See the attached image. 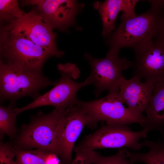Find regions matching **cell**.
Returning <instances> with one entry per match:
<instances>
[{"mask_svg":"<svg viewBox=\"0 0 164 164\" xmlns=\"http://www.w3.org/2000/svg\"><path fill=\"white\" fill-rule=\"evenodd\" d=\"M25 5L36 6L35 9L43 21L52 29L66 30L74 23L78 11L77 2L72 0H28Z\"/></svg>","mask_w":164,"mask_h":164,"instance_id":"cell-12","label":"cell"},{"mask_svg":"<svg viewBox=\"0 0 164 164\" xmlns=\"http://www.w3.org/2000/svg\"><path fill=\"white\" fill-rule=\"evenodd\" d=\"M14 106L9 104L7 107L0 106V138L5 134L13 140L17 136L15 123L17 115L14 111Z\"/></svg>","mask_w":164,"mask_h":164,"instance_id":"cell-17","label":"cell"},{"mask_svg":"<svg viewBox=\"0 0 164 164\" xmlns=\"http://www.w3.org/2000/svg\"><path fill=\"white\" fill-rule=\"evenodd\" d=\"M73 150L76 155L71 164H93L92 157L94 150L76 146Z\"/></svg>","mask_w":164,"mask_h":164,"instance_id":"cell-23","label":"cell"},{"mask_svg":"<svg viewBox=\"0 0 164 164\" xmlns=\"http://www.w3.org/2000/svg\"><path fill=\"white\" fill-rule=\"evenodd\" d=\"M126 148L119 150L116 154L109 156H103L94 151L93 164H133L127 159L125 151Z\"/></svg>","mask_w":164,"mask_h":164,"instance_id":"cell-21","label":"cell"},{"mask_svg":"<svg viewBox=\"0 0 164 164\" xmlns=\"http://www.w3.org/2000/svg\"><path fill=\"white\" fill-rule=\"evenodd\" d=\"M134 51L132 76L154 84L164 81V43L153 37Z\"/></svg>","mask_w":164,"mask_h":164,"instance_id":"cell-11","label":"cell"},{"mask_svg":"<svg viewBox=\"0 0 164 164\" xmlns=\"http://www.w3.org/2000/svg\"><path fill=\"white\" fill-rule=\"evenodd\" d=\"M150 4L155 18L154 38L164 43V0H153Z\"/></svg>","mask_w":164,"mask_h":164,"instance_id":"cell-20","label":"cell"},{"mask_svg":"<svg viewBox=\"0 0 164 164\" xmlns=\"http://www.w3.org/2000/svg\"><path fill=\"white\" fill-rule=\"evenodd\" d=\"M121 20L118 28L107 36L109 49L107 55L118 54L124 48H130L135 51L155 36V18L150 9L138 15L121 17Z\"/></svg>","mask_w":164,"mask_h":164,"instance_id":"cell-5","label":"cell"},{"mask_svg":"<svg viewBox=\"0 0 164 164\" xmlns=\"http://www.w3.org/2000/svg\"><path fill=\"white\" fill-rule=\"evenodd\" d=\"M5 23L1 27L29 40L49 52L53 57L60 58L64 55L56 46V35L53 29L43 21L35 9L24 12L20 18Z\"/></svg>","mask_w":164,"mask_h":164,"instance_id":"cell-9","label":"cell"},{"mask_svg":"<svg viewBox=\"0 0 164 164\" xmlns=\"http://www.w3.org/2000/svg\"><path fill=\"white\" fill-rule=\"evenodd\" d=\"M85 57L91 67L88 77L91 83L94 86L96 97L103 91H118L120 87L125 80L122 72L132 67V62L125 57H120L118 54L108 55L98 59L86 53Z\"/></svg>","mask_w":164,"mask_h":164,"instance_id":"cell-7","label":"cell"},{"mask_svg":"<svg viewBox=\"0 0 164 164\" xmlns=\"http://www.w3.org/2000/svg\"><path fill=\"white\" fill-rule=\"evenodd\" d=\"M43 74H38L26 70L13 64L0 62V101H9L14 106L17 101L29 96L34 100L41 94V90L53 85Z\"/></svg>","mask_w":164,"mask_h":164,"instance_id":"cell-2","label":"cell"},{"mask_svg":"<svg viewBox=\"0 0 164 164\" xmlns=\"http://www.w3.org/2000/svg\"><path fill=\"white\" fill-rule=\"evenodd\" d=\"M64 111L55 108L47 114L40 111L32 115L30 122L21 127L12 146L24 150L36 148L56 155L57 129Z\"/></svg>","mask_w":164,"mask_h":164,"instance_id":"cell-4","label":"cell"},{"mask_svg":"<svg viewBox=\"0 0 164 164\" xmlns=\"http://www.w3.org/2000/svg\"><path fill=\"white\" fill-rule=\"evenodd\" d=\"M118 91L108 92L104 97L90 101H78L90 118L93 126L101 121L108 125H127L143 122L144 116L125 108L120 99Z\"/></svg>","mask_w":164,"mask_h":164,"instance_id":"cell-6","label":"cell"},{"mask_svg":"<svg viewBox=\"0 0 164 164\" xmlns=\"http://www.w3.org/2000/svg\"><path fill=\"white\" fill-rule=\"evenodd\" d=\"M15 154L12 145L3 143L1 140L0 145V164H16L14 158Z\"/></svg>","mask_w":164,"mask_h":164,"instance_id":"cell-22","label":"cell"},{"mask_svg":"<svg viewBox=\"0 0 164 164\" xmlns=\"http://www.w3.org/2000/svg\"><path fill=\"white\" fill-rule=\"evenodd\" d=\"M57 67L61 77L54 82L53 87L26 105L14 109V111L16 115L28 110L46 105L65 110L77 103L78 100L77 98V93L80 89L91 84L89 78L88 77L81 83L74 81L73 79L79 77L80 71L74 64L60 63Z\"/></svg>","mask_w":164,"mask_h":164,"instance_id":"cell-3","label":"cell"},{"mask_svg":"<svg viewBox=\"0 0 164 164\" xmlns=\"http://www.w3.org/2000/svg\"><path fill=\"white\" fill-rule=\"evenodd\" d=\"M148 132L146 128L134 132L127 125L107 124L86 136L77 147L93 150L125 147L138 150L142 146L139 140L146 137Z\"/></svg>","mask_w":164,"mask_h":164,"instance_id":"cell-10","label":"cell"},{"mask_svg":"<svg viewBox=\"0 0 164 164\" xmlns=\"http://www.w3.org/2000/svg\"><path fill=\"white\" fill-rule=\"evenodd\" d=\"M138 0H106L103 2L94 3L102 22V35L107 36L115 29V21L119 12L122 11L121 17L126 18L136 15L135 11Z\"/></svg>","mask_w":164,"mask_h":164,"instance_id":"cell-14","label":"cell"},{"mask_svg":"<svg viewBox=\"0 0 164 164\" xmlns=\"http://www.w3.org/2000/svg\"><path fill=\"white\" fill-rule=\"evenodd\" d=\"M12 147L16 164H46L47 157L50 154L38 149L28 150Z\"/></svg>","mask_w":164,"mask_h":164,"instance_id":"cell-18","label":"cell"},{"mask_svg":"<svg viewBox=\"0 0 164 164\" xmlns=\"http://www.w3.org/2000/svg\"><path fill=\"white\" fill-rule=\"evenodd\" d=\"M55 154L50 153L47 157L46 164H59V160Z\"/></svg>","mask_w":164,"mask_h":164,"instance_id":"cell-24","label":"cell"},{"mask_svg":"<svg viewBox=\"0 0 164 164\" xmlns=\"http://www.w3.org/2000/svg\"><path fill=\"white\" fill-rule=\"evenodd\" d=\"M154 85L132 76L131 78L125 80L119 87V97L125 104L127 108L133 112L143 116L150 102Z\"/></svg>","mask_w":164,"mask_h":164,"instance_id":"cell-13","label":"cell"},{"mask_svg":"<svg viewBox=\"0 0 164 164\" xmlns=\"http://www.w3.org/2000/svg\"><path fill=\"white\" fill-rule=\"evenodd\" d=\"M24 12L20 8L17 0H0V19L7 23L17 19Z\"/></svg>","mask_w":164,"mask_h":164,"instance_id":"cell-19","label":"cell"},{"mask_svg":"<svg viewBox=\"0 0 164 164\" xmlns=\"http://www.w3.org/2000/svg\"><path fill=\"white\" fill-rule=\"evenodd\" d=\"M145 112L146 116L141 124L148 132L163 131L164 127V81L155 84L149 104Z\"/></svg>","mask_w":164,"mask_h":164,"instance_id":"cell-15","label":"cell"},{"mask_svg":"<svg viewBox=\"0 0 164 164\" xmlns=\"http://www.w3.org/2000/svg\"><path fill=\"white\" fill-rule=\"evenodd\" d=\"M162 139L157 142L145 140L141 143L142 146L149 148L146 153H139L130 152L127 149L125 156L132 163L142 162L146 164H164V133L161 132Z\"/></svg>","mask_w":164,"mask_h":164,"instance_id":"cell-16","label":"cell"},{"mask_svg":"<svg viewBox=\"0 0 164 164\" xmlns=\"http://www.w3.org/2000/svg\"><path fill=\"white\" fill-rule=\"evenodd\" d=\"M49 52L22 36L0 27V62L16 65L31 72L42 74Z\"/></svg>","mask_w":164,"mask_h":164,"instance_id":"cell-1","label":"cell"},{"mask_svg":"<svg viewBox=\"0 0 164 164\" xmlns=\"http://www.w3.org/2000/svg\"><path fill=\"white\" fill-rule=\"evenodd\" d=\"M78 102L64 111L57 126L56 154L65 164H71L74 145L83 128L93 126L90 118Z\"/></svg>","mask_w":164,"mask_h":164,"instance_id":"cell-8","label":"cell"}]
</instances>
